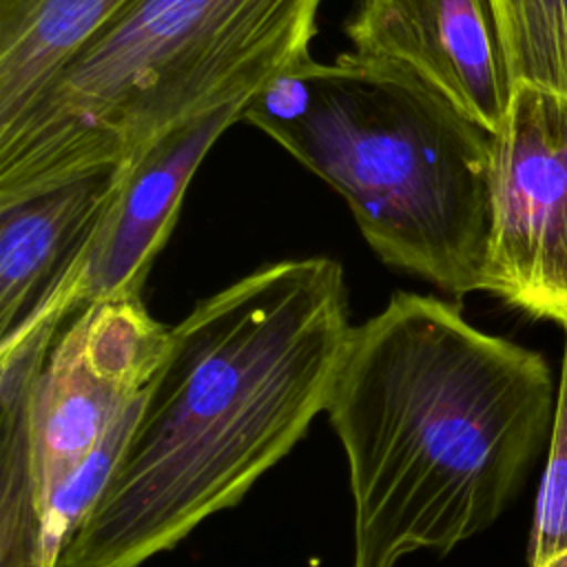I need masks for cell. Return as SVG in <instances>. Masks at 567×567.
<instances>
[{"instance_id":"ba28073f","label":"cell","mask_w":567,"mask_h":567,"mask_svg":"<svg viewBox=\"0 0 567 567\" xmlns=\"http://www.w3.org/2000/svg\"><path fill=\"white\" fill-rule=\"evenodd\" d=\"M346 33L357 53L408 69L489 133L503 126L516 80L494 0H361Z\"/></svg>"},{"instance_id":"3957f363","label":"cell","mask_w":567,"mask_h":567,"mask_svg":"<svg viewBox=\"0 0 567 567\" xmlns=\"http://www.w3.org/2000/svg\"><path fill=\"white\" fill-rule=\"evenodd\" d=\"M239 120L337 190L385 266L454 297L485 290L494 133L414 73L357 51L306 55Z\"/></svg>"},{"instance_id":"5bb4252c","label":"cell","mask_w":567,"mask_h":567,"mask_svg":"<svg viewBox=\"0 0 567 567\" xmlns=\"http://www.w3.org/2000/svg\"><path fill=\"white\" fill-rule=\"evenodd\" d=\"M538 567H567V549L554 554L551 558H547V560H545L543 565H538Z\"/></svg>"},{"instance_id":"7a4b0ae2","label":"cell","mask_w":567,"mask_h":567,"mask_svg":"<svg viewBox=\"0 0 567 567\" xmlns=\"http://www.w3.org/2000/svg\"><path fill=\"white\" fill-rule=\"evenodd\" d=\"M545 357L458 303L394 292L352 326L326 414L352 496V567L452 551L516 496L554 423Z\"/></svg>"},{"instance_id":"7c38bea8","label":"cell","mask_w":567,"mask_h":567,"mask_svg":"<svg viewBox=\"0 0 567 567\" xmlns=\"http://www.w3.org/2000/svg\"><path fill=\"white\" fill-rule=\"evenodd\" d=\"M516 86L567 95V0H494Z\"/></svg>"},{"instance_id":"8fae6325","label":"cell","mask_w":567,"mask_h":567,"mask_svg":"<svg viewBox=\"0 0 567 567\" xmlns=\"http://www.w3.org/2000/svg\"><path fill=\"white\" fill-rule=\"evenodd\" d=\"M133 0H0V128Z\"/></svg>"},{"instance_id":"5b68a950","label":"cell","mask_w":567,"mask_h":567,"mask_svg":"<svg viewBox=\"0 0 567 567\" xmlns=\"http://www.w3.org/2000/svg\"><path fill=\"white\" fill-rule=\"evenodd\" d=\"M168 332L142 292L93 301L58 330L31 394V472L44 516L53 494L142 399Z\"/></svg>"},{"instance_id":"8992f818","label":"cell","mask_w":567,"mask_h":567,"mask_svg":"<svg viewBox=\"0 0 567 567\" xmlns=\"http://www.w3.org/2000/svg\"><path fill=\"white\" fill-rule=\"evenodd\" d=\"M489 179L483 292L567 332V95L516 86Z\"/></svg>"},{"instance_id":"6da1fadb","label":"cell","mask_w":567,"mask_h":567,"mask_svg":"<svg viewBox=\"0 0 567 567\" xmlns=\"http://www.w3.org/2000/svg\"><path fill=\"white\" fill-rule=\"evenodd\" d=\"M350 330L330 257L272 261L197 301L60 567H142L235 507L326 412Z\"/></svg>"},{"instance_id":"52a82bcc","label":"cell","mask_w":567,"mask_h":567,"mask_svg":"<svg viewBox=\"0 0 567 567\" xmlns=\"http://www.w3.org/2000/svg\"><path fill=\"white\" fill-rule=\"evenodd\" d=\"M250 95L193 115L120 164L95 221L27 317H53L62 323L93 301L142 292L177 224L195 171L219 135L239 122Z\"/></svg>"},{"instance_id":"30bf717a","label":"cell","mask_w":567,"mask_h":567,"mask_svg":"<svg viewBox=\"0 0 567 567\" xmlns=\"http://www.w3.org/2000/svg\"><path fill=\"white\" fill-rule=\"evenodd\" d=\"M115 168L0 206V339L9 337L102 210Z\"/></svg>"},{"instance_id":"9c48e42d","label":"cell","mask_w":567,"mask_h":567,"mask_svg":"<svg viewBox=\"0 0 567 567\" xmlns=\"http://www.w3.org/2000/svg\"><path fill=\"white\" fill-rule=\"evenodd\" d=\"M60 330L42 319L0 341V567H60L31 472V394Z\"/></svg>"},{"instance_id":"277c9868","label":"cell","mask_w":567,"mask_h":567,"mask_svg":"<svg viewBox=\"0 0 567 567\" xmlns=\"http://www.w3.org/2000/svg\"><path fill=\"white\" fill-rule=\"evenodd\" d=\"M321 0H133L0 128V206L117 168L306 55Z\"/></svg>"},{"instance_id":"4fadbf2b","label":"cell","mask_w":567,"mask_h":567,"mask_svg":"<svg viewBox=\"0 0 567 567\" xmlns=\"http://www.w3.org/2000/svg\"><path fill=\"white\" fill-rule=\"evenodd\" d=\"M563 549H567V337L549 432V454L536 498L527 563L529 567H538Z\"/></svg>"}]
</instances>
